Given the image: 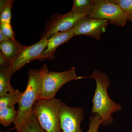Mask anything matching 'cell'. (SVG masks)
Instances as JSON below:
<instances>
[{"label":"cell","mask_w":132,"mask_h":132,"mask_svg":"<svg viewBox=\"0 0 132 132\" xmlns=\"http://www.w3.org/2000/svg\"><path fill=\"white\" fill-rule=\"evenodd\" d=\"M111 1L119 6L126 15L128 20L132 22V0H111Z\"/></svg>","instance_id":"e0dca14e"},{"label":"cell","mask_w":132,"mask_h":132,"mask_svg":"<svg viewBox=\"0 0 132 132\" xmlns=\"http://www.w3.org/2000/svg\"><path fill=\"white\" fill-rule=\"evenodd\" d=\"M60 115L62 132H82L80 124L84 120V111L81 108L70 107L62 101Z\"/></svg>","instance_id":"52a82bcc"},{"label":"cell","mask_w":132,"mask_h":132,"mask_svg":"<svg viewBox=\"0 0 132 132\" xmlns=\"http://www.w3.org/2000/svg\"><path fill=\"white\" fill-rule=\"evenodd\" d=\"M25 47L26 46L21 45L16 40L8 39L0 42V52L12 64Z\"/></svg>","instance_id":"8fae6325"},{"label":"cell","mask_w":132,"mask_h":132,"mask_svg":"<svg viewBox=\"0 0 132 132\" xmlns=\"http://www.w3.org/2000/svg\"><path fill=\"white\" fill-rule=\"evenodd\" d=\"M0 31L9 39L15 40V34L13 31L11 24H0Z\"/></svg>","instance_id":"ffe728a7"},{"label":"cell","mask_w":132,"mask_h":132,"mask_svg":"<svg viewBox=\"0 0 132 132\" xmlns=\"http://www.w3.org/2000/svg\"><path fill=\"white\" fill-rule=\"evenodd\" d=\"M86 16V15L78 14L71 11L65 14H55L46 24L41 38L46 37L48 40L58 33L69 30L77 22Z\"/></svg>","instance_id":"8992f818"},{"label":"cell","mask_w":132,"mask_h":132,"mask_svg":"<svg viewBox=\"0 0 132 132\" xmlns=\"http://www.w3.org/2000/svg\"><path fill=\"white\" fill-rule=\"evenodd\" d=\"M11 63L0 52V66L1 67L10 66Z\"/></svg>","instance_id":"44dd1931"},{"label":"cell","mask_w":132,"mask_h":132,"mask_svg":"<svg viewBox=\"0 0 132 132\" xmlns=\"http://www.w3.org/2000/svg\"><path fill=\"white\" fill-rule=\"evenodd\" d=\"M62 102L60 99L55 98L35 102L32 112L45 132H62L60 115Z\"/></svg>","instance_id":"3957f363"},{"label":"cell","mask_w":132,"mask_h":132,"mask_svg":"<svg viewBox=\"0 0 132 132\" xmlns=\"http://www.w3.org/2000/svg\"><path fill=\"white\" fill-rule=\"evenodd\" d=\"M75 36L73 28L55 35L48 40L46 46L37 60L43 61L45 60L54 59L55 53L57 48L62 44L68 42Z\"/></svg>","instance_id":"30bf717a"},{"label":"cell","mask_w":132,"mask_h":132,"mask_svg":"<svg viewBox=\"0 0 132 132\" xmlns=\"http://www.w3.org/2000/svg\"></svg>","instance_id":"cb8c5ba5"},{"label":"cell","mask_w":132,"mask_h":132,"mask_svg":"<svg viewBox=\"0 0 132 132\" xmlns=\"http://www.w3.org/2000/svg\"><path fill=\"white\" fill-rule=\"evenodd\" d=\"M89 128L86 132H98L100 125H101V118L97 114H92L89 119Z\"/></svg>","instance_id":"d6986e66"},{"label":"cell","mask_w":132,"mask_h":132,"mask_svg":"<svg viewBox=\"0 0 132 132\" xmlns=\"http://www.w3.org/2000/svg\"><path fill=\"white\" fill-rule=\"evenodd\" d=\"M108 20L83 17L73 26L75 35H83L100 40L102 34L105 32L109 22Z\"/></svg>","instance_id":"ba28073f"},{"label":"cell","mask_w":132,"mask_h":132,"mask_svg":"<svg viewBox=\"0 0 132 132\" xmlns=\"http://www.w3.org/2000/svg\"><path fill=\"white\" fill-rule=\"evenodd\" d=\"M14 1H11L9 4L1 12L0 15V24H11L12 19V10Z\"/></svg>","instance_id":"ac0fdd59"},{"label":"cell","mask_w":132,"mask_h":132,"mask_svg":"<svg viewBox=\"0 0 132 132\" xmlns=\"http://www.w3.org/2000/svg\"><path fill=\"white\" fill-rule=\"evenodd\" d=\"M40 70L42 76V88L38 100L54 98L59 89L66 83L72 80L87 78L77 76L75 67L62 72H50L47 66L44 65Z\"/></svg>","instance_id":"277c9868"},{"label":"cell","mask_w":132,"mask_h":132,"mask_svg":"<svg viewBox=\"0 0 132 132\" xmlns=\"http://www.w3.org/2000/svg\"><path fill=\"white\" fill-rule=\"evenodd\" d=\"M87 78L94 79L96 84L92 100V114H97L100 117L101 125H110L113 121L112 114L120 111L122 108L120 104L115 103L109 97L107 90L111 86L110 79L105 73L97 70H94Z\"/></svg>","instance_id":"6da1fadb"},{"label":"cell","mask_w":132,"mask_h":132,"mask_svg":"<svg viewBox=\"0 0 132 132\" xmlns=\"http://www.w3.org/2000/svg\"><path fill=\"white\" fill-rule=\"evenodd\" d=\"M22 93L17 89L0 96V109L13 106L19 104Z\"/></svg>","instance_id":"5bb4252c"},{"label":"cell","mask_w":132,"mask_h":132,"mask_svg":"<svg viewBox=\"0 0 132 132\" xmlns=\"http://www.w3.org/2000/svg\"><path fill=\"white\" fill-rule=\"evenodd\" d=\"M10 66L1 67L0 68V96L13 92L15 90L10 83L13 74Z\"/></svg>","instance_id":"7c38bea8"},{"label":"cell","mask_w":132,"mask_h":132,"mask_svg":"<svg viewBox=\"0 0 132 132\" xmlns=\"http://www.w3.org/2000/svg\"><path fill=\"white\" fill-rule=\"evenodd\" d=\"M28 81L26 90L22 93L19 104L17 114L14 124L16 131L24 125L32 113L33 106L39 100L42 88L40 70L30 69L28 71Z\"/></svg>","instance_id":"7a4b0ae2"},{"label":"cell","mask_w":132,"mask_h":132,"mask_svg":"<svg viewBox=\"0 0 132 132\" xmlns=\"http://www.w3.org/2000/svg\"><path fill=\"white\" fill-rule=\"evenodd\" d=\"M8 39H9L8 38H7L4 35L2 32L0 31V42H2L4 40H6Z\"/></svg>","instance_id":"603a6c76"},{"label":"cell","mask_w":132,"mask_h":132,"mask_svg":"<svg viewBox=\"0 0 132 132\" xmlns=\"http://www.w3.org/2000/svg\"><path fill=\"white\" fill-rule=\"evenodd\" d=\"M71 12L88 16L94 7V0H73Z\"/></svg>","instance_id":"4fadbf2b"},{"label":"cell","mask_w":132,"mask_h":132,"mask_svg":"<svg viewBox=\"0 0 132 132\" xmlns=\"http://www.w3.org/2000/svg\"><path fill=\"white\" fill-rule=\"evenodd\" d=\"M94 7L88 17L108 20L109 23L123 27L126 24L127 16L119 6L111 0H94Z\"/></svg>","instance_id":"5b68a950"},{"label":"cell","mask_w":132,"mask_h":132,"mask_svg":"<svg viewBox=\"0 0 132 132\" xmlns=\"http://www.w3.org/2000/svg\"><path fill=\"white\" fill-rule=\"evenodd\" d=\"M18 132H46L41 127L33 113Z\"/></svg>","instance_id":"2e32d148"},{"label":"cell","mask_w":132,"mask_h":132,"mask_svg":"<svg viewBox=\"0 0 132 132\" xmlns=\"http://www.w3.org/2000/svg\"><path fill=\"white\" fill-rule=\"evenodd\" d=\"M47 41V38L43 37L35 44L29 46H26L10 65L13 73H14L26 64L38 60L46 46Z\"/></svg>","instance_id":"9c48e42d"},{"label":"cell","mask_w":132,"mask_h":132,"mask_svg":"<svg viewBox=\"0 0 132 132\" xmlns=\"http://www.w3.org/2000/svg\"><path fill=\"white\" fill-rule=\"evenodd\" d=\"M17 114L14 106L0 109V123L5 126H9L14 123Z\"/></svg>","instance_id":"9a60e30c"},{"label":"cell","mask_w":132,"mask_h":132,"mask_svg":"<svg viewBox=\"0 0 132 132\" xmlns=\"http://www.w3.org/2000/svg\"><path fill=\"white\" fill-rule=\"evenodd\" d=\"M11 1H4V0H1L0 1V13L2 12L3 10L5 8L7 5L9 4Z\"/></svg>","instance_id":"7402d4cb"}]
</instances>
